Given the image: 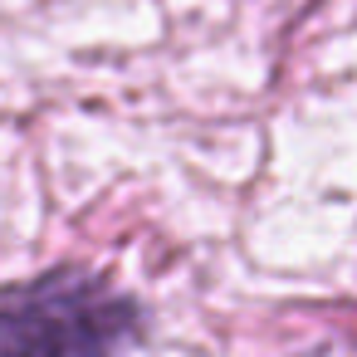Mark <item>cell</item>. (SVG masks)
<instances>
[{
    "instance_id": "1",
    "label": "cell",
    "mask_w": 357,
    "mask_h": 357,
    "mask_svg": "<svg viewBox=\"0 0 357 357\" xmlns=\"http://www.w3.org/2000/svg\"><path fill=\"white\" fill-rule=\"evenodd\" d=\"M142 337V303L98 269L59 264L0 289V357H123Z\"/></svg>"
}]
</instances>
